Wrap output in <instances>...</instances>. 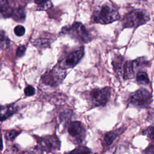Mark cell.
Segmentation results:
<instances>
[{
	"label": "cell",
	"mask_w": 154,
	"mask_h": 154,
	"mask_svg": "<svg viewBox=\"0 0 154 154\" xmlns=\"http://www.w3.org/2000/svg\"><path fill=\"white\" fill-rule=\"evenodd\" d=\"M120 18L117 10L110 2H101L94 8L92 20L93 22L108 24L113 22Z\"/></svg>",
	"instance_id": "6da1fadb"
},
{
	"label": "cell",
	"mask_w": 154,
	"mask_h": 154,
	"mask_svg": "<svg viewBox=\"0 0 154 154\" xmlns=\"http://www.w3.org/2000/svg\"><path fill=\"white\" fill-rule=\"evenodd\" d=\"M67 34L72 38L81 43H87L91 41L93 37L85 26L80 22H75L71 26L62 28L60 35Z\"/></svg>",
	"instance_id": "7a4b0ae2"
},
{
	"label": "cell",
	"mask_w": 154,
	"mask_h": 154,
	"mask_svg": "<svg viewBox=\"0 0 154 154\" xmlns=\"http://www.w3.org/2000/svg\"><path fill=\"white\" fill-rule=\"evenodd\" d=\"M111 95V88L105 87L94 88L85 93V96L90 108L104 106L109 101Z\"/></svg>",
	"instance_id": "3957f363"
},
{
	"label": "cell",
	"mask_w": 154,
	"mask_h": 154,
	"mask_svg": "<svg viewBox=\"0 0 154 154\" xmlns=\"http://www.w3.org/2000/svg\"><path fill=\"white\" fill-rule=\"evenodd\" d=\"M37 144L33 147L31 153H50L59 150L61 142L55 135H48L38 137Z\"/></svg>",
	"instance_id": "277c9868"
},
{
	"label": "cell",
	"mask_w": 154,
	"mask_h": 154,
	"mask_svg": "<svg viewBox=\"0 0 154 154\" xmlns=\"http://www.w3.org/2000/svg\"><path fill=\"white\" fill-rule=\"evenodd\" d=\"M112 66L116 75L125 80L131 79L134 75L133 61L125 60L121 55H116L112 61Z\"/></svg>",
	"instance_id": "5b68a950"
},
{
	"label": "cell",
	"mask_w": 154,
	"mask_h": 154,
	"mask_svg": "<svg viewBox=\"0 0 154 154\" xmlns=\"http://www.w3.org/2000/svg\"><path fill=\"white\" fill-rule=\"evenodd\" d=\"M150 20L148 12L142 9H136L126 14L122 20L124 28H137Z\"/></svg>",
	"instance_id": "8992f818"
},
{
	"label": "cell",
	"mask_w": 154,
	"mask_h": 154,
	"mask_svg": "<svg viewBox=\"0 0 154 154\" xmlns=\"http://www.w3.org/2000/svg\"><path fill=\"white\" fill-rule=\"evenodd\" d=\"M66 75V69L57 64L52 69L46 72L42 76L41 80L44 84L55 87L63 82Z\"/></svg>",
	"instance_id": "52a82bcc"
},
{
	"label": "cell",
	"mask_w": 154,
	"mask_h": 154,
	"mask_svg": "<svg viewBox=\"0 0 154 154\" xmlns=\"http://www.w3.org/2000/svg\"><path fill=\"white\" fill-rule=\"evenodd\" d=\"M84 55V47L83 46L74 48L64 54L59 59L57 64L64 69L73 68L79 63Z\"/></svg>",
	"instance_id": "ba28073f"
},
{
	"label": "cell",
	"mask_w": 154,
	"mask_h": 154,
	"mask_svg": "<svg viewBox=\"0 0 154 154\" xmlns=\"http://www.w3.org/2000/svg\"><path fill=\"white\" fill-rule=\"evenodd\" d=\"M67 131L69 139L75 144H81L86 137L85 128L79 121L70 122L67 125Z\"/></svg>",
	"instance_id": "9c48e42d"
},
{
	"label": "cell",
	"mask_w": 154,
	"mask_h": 154,
	"mask_svg": "<svg viewBox=\"0 0 154 154\" xmlns=\"http://www.w3.org/2000/svg\"><path fill=\"white\" fill-rule=\"evenodd\" d=\"M152 102V94L147 90L140 88L132 93L129 97V104L133 106L144 108Z\"/></svg>",
	"instance_id": "30bf717a"
},
{
	"label": "cell",
	"mask_w": 154,
	"mask_h": 154,
	"mask_svg": "<svg viewBox=\"0 0 154 154\" xmlns=\"http://www.w3.org/2000/svg\"><path fill=\"white\" fill-rule=\"evenodd\" d=\"M19 109L18 105L14 103L9 104L7 105H1V114L0 120L1 122H3L10 117L14 114Z\"/></svg>",
	"instance_id": "8fae6325"
},
{
	"label": "cell",
	"mask_w": 154,
	"mask_h": 154,
	"mask_svg": "<svg viewBox=\"0 0 154 154\" xmlns=\"http://www.w3.org/2000/svg\"><path fill=\"white\" fill-rule=\"evenodd\" d=\"M123 128H119L115 130H112L106 132L103 138L102 144L104 146H109L114 141V140L123 132Z\"/></svg>",
	"instance_id": "7c38bea8"
},
{
	"label": "cell",
	"mask_w": 154,
	"mask_h": 154,
	"mask_svg": "<svg viewBox=\"0 0 154 154\" xmlns=\"http://www.w3.org/2000/svg\"><path fill=\"white\" fill-rule=\"evenodd\" d=\"M52 42L53 39L52 37L41 36L32 41V44L38 49H43L49 48Z\"/></svg>",
	"instance_id": "4fadbf2b"
},
{
	"label": "cell",
	"mask_w": 154,
	"mask_h": 154,
	"mask_svg": "<svg viewBox=\"0 0 154 154\" xmlns=\"http://www.w3.org/2000/svg\"><path fill=\"white\" fill-rule=\"evenodd\" d=\"M11 17H13V19L17 22H22L25 18V11L22 8L15 9L13 11Z\"/></svg>",
	"instance_id": "5bb4252c"
},
{
	"label": "cell",
	"mask_w": 154,
	"mask_h": 154,
	"mask_svg": "<svg viewBox=\"0 0 154 154\" xmlns=\"http://www.w3.org/2000/svg\"><path fill=\"white\" fill-rule=\"evenodd\" d=\"M11 41L8 38V37L5 35V33L3 30L1 31V36H0V47L1 49H5L8 48L10 45Z\"/></svg>",
	"instance_id": "9a60e30c"
},
{
	"label": "cell",
	"mask_w": 154,
	"mask_h": 154,
	"mask_svg": "<svg viewBox=\"0 0 154 154\" xmlns=\"http://www.w3.org/2000/svg\"><path fill=\"white\" fill-rule=\"evenodd\" d=\"M136 81L140 84L147 85L149 83L148 75L145 72H139L136 76Z\"/></svg>",
	"instance_id": "2e32d148"
},
{
	"label": "cell",
	"mask_w": 154,
	"mask_h": 154,
	"mask_svg": "<svg viewBox=\"0 0 154 154\" xmlns=\"http://www.w3.org/2000/svg\"><path fill=\"white\" fill-rule=\"evenodd\" d=\"M21 132V131L16 130V129H11L7 131L5 134V138L7 140H14Z\"/></svg>",
	"instance_id": "e0dca14e"
},
{
	"label": "cell",
	"mask_w": 154,
	"mask_h": 154,
	"mask_svg": "<svg viewBox=\"0 0 154 154\" xmlns=\"http://www.w3.org/2000/svg\"><path fill=\"white\" fill-rule=\"evenodd\" d=\"M132 61H133L134 70H135V69L137 67H143V66H147V64H149V61L143 57H140V58H137L136 60H135Z\"/></svg>",
	"instance_id": "ac0fdd59"
},
{
	"label": "cell",
	"mask_w": 154,
	"mask_h": 154,
	"mask_svg": "<svg viewBox=\"0 0 154 154\" xmlns=\"http://www.w3.org/2000/svg\"><path fill=\"white\" fill-rule=\"evenodd\" d=\"M143 134L144 135H146L149 138L154 140V124L149 126L145 130H144Z\"/></svg>",
	"instance_id": "d6986e66"
},
{
	"label": "cell",
	"mask_w": 154,
	"mask_h": 154,
	"mask_svg": "<svg viewBox=\"0 0 154 154\" xmlns=\"http://www.w3.org/2000/svg\"><path fill=\"white\" fill-rule=\"evenodd\" d=\"M70 153H91V151L85 146H79L76 148H75L73 150L70 152Z\"/></svg>",
	"instance_id": "ffe728a7"
},
{
	"label": "cell",
	"mask_w": 154,
	"mask_h": 154,
	"mask_svg": "<svg viewBox=\"0 0 154 154\" xmlns=\"http://www.w3.org/2000/svg\"><path fill=\"white\" fill-rule=\"evenodd\" d=\"M14 32L17 36H22L25 32V28L22 25H17L14 28Z\"/></svg>",
	"instance_id": "44dd1931"
},
{
	"label": "cell",
	"mask_w": 154,
	"mask_h": 154,
	"mask_svg": "<svg viewBox=\"0 0 154 154\" xmlns=\"http://www.w3.org/2000/svg\"><path fill=\"white\" fill-rule=\"evenodd\" d=\"M24 94L26 96H32L35 94V88L31 85H28L24 89Z\"/></svg>",
	"instance_id": "7402d4cb"
},
{
	"label": "cell",
	"mask_w": 154,
	"mask_h": 154,
	"mask_svg": "<svg viewBox=\"0 0 154 154\" xmlns=\"http://www.w3.org/2000/svg\"><path fill=\"white\" fill-rule=\"evenodd\" d=\"M26 46L24 45H21L19 46L16 49V56L19 58L23 57L26 52Z\"/></svg>",
	"instance_id": "603a6c76"
},
{
	"label": "cell",
	"mask_w": 154,
	"mask_h": 154,
	"mask_svg": "<svg viewBox=\"0 0 154 154\" xmlns=\"http://www.w3.org/2000/svg\"><path fill=\"white\" fill-rule=\"evenodd\" d=\"M49 1V0H34V2H35V4L40 5L42 7H48L45 4L48 3Z\"/></svg>",
	"instance_id": "cb8c5ba5"
},
{
	"label": "cell",
	"mask_w": 154,
	"mask_h": 154,
	"mask_svg": "<svg viewBox=\"0 0 154 154\" xmlns=\"http://www.w3.org/2000/svg\"><path fill=\"white\" fill-rule=\"evenodd\" d=\"M8 150V153H16L19 150V147L17 145H14Z\"/></svg>",
	"instance_id": "d4e9b609"
},
{
	"label": "cell",
	"mask_w": 154,
	"mask_h": 154,
	"mask_svg": "<svg viewBox=\"0 0 154 154\" xmlns=\"http://www.w3.org/2000/svg\"><path fill=\"white\" fill-rule=\"evenodd\" d=\"M144 152L147 153H154V146H150L149 147H147Z\"/></svg>",
	"instance_id": "484cf974"
}]
</instances>
